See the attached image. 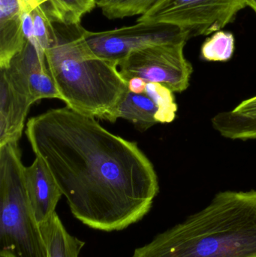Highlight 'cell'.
I'll return each instance as SVG.
<instances>
[{"label": "cell", "instance_id": "obj_1", "mask_svg": "<svg viewBox=\"0 0 256 257\" xmlns=\"http://www.w3.org/2000/svg\"><path fill=\"white\" fill-rule=\"evenodd\" d=\"M25 133L71 212L86 226L123 230L151 209L159 180L137 142L113 134L95 117L67 106L32 117Z\"/></svg>", "mask_w": 256, "mask_h": 257}, {"label": "cell", "instance_id": "obj_2", "mask_svg": "<svg viewBox=\"0 0 256 257\" xmlns=\"http://www.w3.org/2000/svg\"><path fill=\"white\" fill-rule=\"evenodd\" d=\"M132 257H256V190L219 192Z\"/></svg>", "mask_w": 256, "mask_h": 257}, {"label": "cell", "instance_id": "obj_3", "mask_svg": "<svg viewBox=\"0 0 256 257\" xmlns=\"http://www.w3.org/2000/svg\"><path fill=\"white\" fill-rule=\"evenodd\" d=\"M54 25L55 37L45 55L62 100L77 112L108 120L129 91L127 81L115 64L93 54L81 24Z\"/></svg>", "mask_w": 256, "mask_h": 257}, {"label": "cell", "instance_id": "obj_4", "mask_svg": "<svg viewBox=\"0 0 256 257\" xmlns=\"http://www.w3.org/2000/svg\"><path fill=\"white\" fill-rule=\"evenodd\" d=\"M18 142L0 145V255L48 257L32 211Z\"/></svg>", "mask_w": 256, "mask_h": 257}, {"label": "cell", "instance_id": "obj_5", "mask_svg": "<svg viewBox=\"0 0 256 257\" xmlns=\"http://www.w3.org/2000/svg\"><path fill=\"white\" fill-rule=\"evenodd\" d=\"M248 0H159L137 22L175 26L189 39L209 36L232 22Z\"/></svg>", "mask_w": 256, "mask_h": 257}, {"label": "cell", "instance_id": "obj_6", "mask_svg": "<svg viewBox=\"0 0 256 257\" xmlns=\"http://www.w3.org/2000/svg\"><path fill=\"white\" fill-rule=\"evenodd\" d=\"M186 44H161L134 51L119 63V72L127 82L140 78L161 84L173 93H183L189 87L193 72L192 65L185 57Z\"/></svg>", "mask_w": 256, "mask_h": 257}, {"label": "cell", "instance_id": "obj_7", "mask_svg": "<svg viewBox=\"0 0 256 257\" xmlns=\"http://www.w3.org/2000/svg\"><path fill=\"white\" fill-rule=\"evenodd\" d=\"M84 38L95 56L118 66L129 54L153 45L187 42L189 35L175 26L137 22L135 25L102 32L84 30Z\"/></svg>", "mask_w": 256, "mask_h": 257}, {"label": "cell", "instance_id": "obj_8", "mask_svg": "<svg viewBox=\"0 0 256 257\" xmlns=\"http://www.w3.org/2000/svg\"><path fill=\"white\" fill-rule=\"evenodd\" d=\"M3 69L14 87L33 105L44 99H58L61 95L48 70L45 55L27 41L24 49Z\"/></svg>", "mask_w": 256, "mask_h": 257}, {"label": "cell", "instance_id": "obj_9", "mask_svg": "<svg viewBox=\"0 0 256 257\" xmlns=\"http://www.w3.org/2000/svg\"><path fill=\"white\" fill-rule=\"evenodd\" d=\"M24 182L29 202L36 221L48 220L54 213L63 193L51 171L41 157L24 168Z\"/></svg>", "mask_w": 256, "mask_h": 257}, {"label": "cell", "instance_id": "obj_10", "mask_svg": "<svg viewBox=\"0 0 256 257\" xmlns=\"http://www.w3.org/2000/svg\"><path fill=\"white\" fill-rule=\"evenodd\" d=\"M32 104L0 69V145L18 142Z\"/></svg>", "mask_w": 256, "mask_h": 257}, {"label": "cell", "instance_id": "obj_11", "mask_svg": "<svg viewBox=\"0 0 256 257\" xmlns=\"http://www.w3.org/2000/svg\"><path fill=\"white\" fill-rule=\"evenodd\" d=\"M24 11L21 0H0V69L9 67L27 43Z\"/></svg>", "mask_w": 256, "mask_h": 257}, {"label": "cell", "instance_id": "obj_12", "mask_svg": "<svg viewBox=\"0 0 256 257\" xmlns=\"http://www.w3.org/2000/svg\"><path fill=\"white\" fill-rule=\"evenodd\" d=\"M158 108L151 98L145 93L128 91L119 102L108 121L115 123L117 119L129 120L138 130L144 131L158 123L156 116Z\"/></svg>", "mask_w": 256, "mask_h": 257}, {"label": "cell", "instance_id": "obj_13", "mask_svg": "<svg viewBox=\"0 0 256 257\" xmlns=\"http://www.w3.org/2000/svg\"><path fill=\"white\" fill-rule=\"evenodd\" d=\"M39 227L48 249V257H79L85 242L68 232L57 212Z\"/></svg>", "mask_w": 256, "mask_h": 257}, {"label": "cell", "instance_id": "obj_14", "mask_svg": "<svg viewBox=\"0 0 256 257\" xmlns=\"http://www.w3.org/2000/svg\"><path fill=\"white\" fill-rule=\"evenodd\" d=\"M97 0H32L53 24L72 26L81 24L84 15L91 12Z\"/></svg>", "mask_w": 256, "mask_h": 257}, {"label": "cell", "instance_id": "obj_15", "mask_svg": "<svg viewBox=\"0 0 256 257\" xmlns=\"http://www.w3.org/2000/svg\"><path fill=\"white\" fill-rule=\"evenodd\" d=\"M159 0H97L96 6L110 20L144 15Z\"/></svg>", "mask_w": 256, "mask_h": 257}, {"label": "cell", "instance_id": "obj_16", "mask_svg": "<svg viewBox=\"0 0 256 257\" xmlns=\"http://www.w3.org/2000/svg\"><path fill=\"white\" fill-rule=\"evenodd\" d=\"M234 51V38L232 33L220 30L213 33L203 43L201 57L207 61L226 62L232 57Z\"/></svg>", "mask_w": 256, "mask_h": 257}, {"label": "cell", "instance_id": "obj_17", "mask_svg": "<svg viewBox=\"0 0 256 257\" xmlns=\"http://www.w3.org/2000/svg\"><path fill=\"white\" fill-rule=\"evenodd\" d=\"M144 93L151 98L157 106L156 118L158 123H171L174 120L177 107L173 92L157 83H147Z\"/></svg>", "mask_w": 256, "mask_h": 257}, {"label": "cell", "instance_id": "obj_18", "mask_svg": "<svg viewBox=\"0 0 256 257\" xmlns=\"http://www.w3.org/2000/svg\"><path fill=\"white\" fill-rule=\"evenodd\" d=\"M30 13L33 22V45L41 54H45V50L49 48L55 37L54 24L51 23L42 13V11L36 6H32Z\"/></svg>", "mask_w": 256, "mask_h": 257}, {"label": "cell", "instance_id": "obj_19", "mask_svg": "<svg viewBox=\"0 0 256 257\" xmlns=\"http://www.w3.org/2000/svg\"><path fill=\"white\" fill-rule=\"evenodd\" d=\"M147 84V83L142 78H133L128 81V87L129 91L132 93L141 94V93H144Z\"/></svg>", "mask_w": 256, "mask_h": 257}, {"label": "cell", "instance_id": "obj_20", "mask_svg": "<svg viewBox=\"0 0 256 257\" xmlns=\"http://www.w3.org/2000/svg\"><path fill=\"white\" fill-rule=\"evenodd\" d=\"M22 4L24 5V7L25 8V10L31 9L32 7V0H21Z\"/></svg>", "mask_w": 256, "mask_h": 257}, {"label": "cell", "instance_id": "obj_21", "mask_svg": "<svg viewBox=\"0 0 256 257\" xmlns=\"http://www.w3.org/2000/svg\"><path fill=\"white\" fill-rule=\"evenodd\" d=\"M247 6L250 7L256 14V0H248Z\"/></svg>", "mask_w": 256, "mask_h": 257}, {"label": "cell", "instance_id": "obj_22", "mask_svg": "<svg viewBox=\"0 0 256 257\" xmlns=\"http://www.w3.org/2000/svg\"><path fill=\"white\" fill-rule=\"evenodd\" d=\"M0 257H12V256H7V255H0Z\"/></svg>", "mask_w": 256, "mask_h": 257}]
</instances>
